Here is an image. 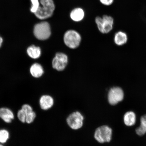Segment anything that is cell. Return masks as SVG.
<instances>
[{
    "label": "cell",
    "instance_id": "obj_5",
    "mask_svg": "<svg viewBox=\"0 0 146 146\" xmlns=\"http://www.w3.org/2000/svg\"><path fill=\"white\" fill-rule=\"evenodd\" d=\"M95 21L98 30L102 33H108L113 29L114 19L111 16L104 15L102 17L98 16Z\"/></svg>",
    "mask_w": 146,
    "mask_h": 146
},
{
    "label": "cell",
    "instance_id": "obj_10",
    "mask_svg": "<svg viewBox=\"0 0 146 146\" xmlns=\"http://www.w3.org/2000/svg\"><path fill=\"white\" fill-rule=\"evenodd\" d=\"M0 118L5 123L10 124L14 119L15 115L12 110L9 108H0Z\"/></svg>",
    "mask_w": 146,
    "mask_h": 146
},
{
    "label": "cell",
    "instance_id": "obj_11",
    "mask_svg": "<svg viewBox=\"0 0 146 146\" xmlns=\"http://www.w3.org/2000/svg\"><path fill=\"white\" fill-rule=\"evenodd\" d=\"M27 52L28 56L32 59H37L41 56L40 48L36 46L32 45L27 47Z\"/></svg>",
    "mask_w": 146,
    "mask_h": 146
},
{
    "label": "cell",
    "instance_id": "obj_14",
    "mask_svg": "<svg viewBox=\"0 0 146 146\" xmlns=\"http://www.w3.org/2000/svg\"><path fill=\"white\" fill-rule=\"evenodd\" d=\"M85 13L84 10L81 8L74 9L70 14V17L73 21H80L84 17Z\"/></svg>",
    "mask_w": 146,
    "mask_h": 146
},
{
    "label": "cell",
    "instance_id": "obj_6",
    "mask_svg": "<svg viewBox=\"0 0 146 146\" xmlns=\"http://www.w3.org/2000/svg\"><path fill=\"white\" fill-rule=\"evenodd\" d=\"M81 40V37L80 34L74 30L67 31L64 35V42L69 48H77L79 46Z\"/></svg>",
    "mask_w": 146,
    "mask_h": 146
},
{
    "label": "cell",
    "instance_id": "obj_23",
    "mask_svg": "<svg viewBox=\"0 0 146 146\" xmlns=\"http://www.w3.org/2000/svg\"><path fill=\"white\" fill-rule=\"evenodd\" d=\"M3 42V39L2 36L0 35V48H1Z\"/></svg>",
    "mask_w": 146,
    "mask_h": 146
},
{
    "label": "cell",
    "instance_id": "obj_24",
    "mask_svg": "<svg viewBox=\"0 0 146 146\" xmlns=\"http://www.w3.org/2000/svg\"><path fill=\"white\" fill-rule=\"evenodd\" d=\"M0 146H4V145H3V144L0 143Z\"/></svg>",
    "mask_w": 146,
    "mask_h": 146
},
{
    "label": "cell",
    "instance_id": "obj_21",
    "mask_svg": "<svg viewBox=\"0 0 146 146\" xmlns=\"http://www.w3.org/2000/svg\"><path fill=\"white\" fill-rule=\"evenodd\" d=\"M21 109L23 110L26 115L33 111V109L32 106L27 104H24L22 106Z\"/></svg>",
    "mask_w": 146,
    "mask_h": 146
},
{
    "label": "cell",
    "instance_id": "obj_9",
    "mask_svg": "<svg viewBox=\"0 0 146 146\" xmlns=\"http://www.w3.org/2000/svg\"><path fill=\"white\" fill-rule=\"evenodd\" d=\"M39 104L42 110H48L54 106V100L52 96L49 95H43L39 98Z\"/></svg>",
    "mask_w": 146,
    "mask_h": 146
},
{
    "label": "cell",
    "instance_id": "obj_22",
    "mask_svg": "<svg viewBox=\"0 0 146 146\" xmlns=\"http://www.w3.org/2000/svg\"><path fill=\"white\" fill-rule=\"evenodd\" d=\"M102 4L107 6H109L112 4L114 0H100Z\"/></svg>",
    "mask_w": 146,
    "mask_h": 146
},
{
    "label": "cell",
    "instance_id": "obj_18",
    "mask_svg": "<svg viewBox=\"0 0 146 146\" xmlns=\"http://www.w3.org/2000/svg\"><path fill=\"white\" fill-rule=\"evenodd\" d=\"M36 115L35 111L34 110L26 115L25 123L27 124H32L35 120Z\"/></svg>",
    "mask_w": 146,
    "mask_h": 146
},
{
    "label": "cell",
    "instance_id": "obj_15",
    "mask_svg": "<svg viewBox=\"0 0 146 146\" xmlns=\"http://www.w3.org/2000/svg\"><path fill=\"white\" fill-rule=\"evenodd\" d=\"M127 35L125 33L119 31L115 34L114 41L116 45L118 46L123 45L127 43Z\"/></svg>",
    "mask_w": 146,
    "mask_h": 146
},
{
    "label": "cell",
    "instance_id": "obj_2",
    "mask_svg": "<svg viewBox=\"0 0 146 146\" xmlns=\"http://www.w3.org/2000/svg\"><path fill=\"white\" fill-rule=\"evenodd\" d=\"M113 131L107 125H103L97 128L94 133L95 140L100 143H109L112 140Z\"/></svg>",
    "mask_w": 146,
    "mask_h": 146
},
{
    "label": "cell",
    "instance_id": "obj_1",
    "mask_svg": "<svg viewBox=\"0 0 146 146\" xmlns=\"http://www.w3.org/2000/svg\"><path fill=\"white\" fill-rule=\"evenodd\" d=\"M40 6L35 14L38 19L43 20L51 17L54 13L55 6L53 0H40Z\"/></svg>",
    "mask_w": 146,
    "mask_h": 146
},
{
    "label": "cell",
    "instance_id": "obj_12",
    "mask_svg": "<svg viewBox=\"0 0 146 146\" xmlns=\"http://www.w3.org/2000/svg\"><path fill=\"white\" fill-rule=\"evenodd\" d=\"M136 120V115L133 111H128L124 115V123L127 126L131 127L134 125Z\"/></svg>",
    "mask_w": 146,
    "mask_h": 146
},
{
    "label": "cell",
    "instance_id": "obj_3",
    "mask_svg": "<svg viewBox=\"0 0 146 146\" xmlns=\"http://www.w3.org/2000/svg\"><path fill=\"white\" fill-rule=\"evenodd\" d=\"M33 33L36 39L40 40L48 39L51 34L50 25L46 21L36 24L34 27Z\"/></svg>",
    "mask_w": 146,
    "mask_h": 146
},
{
    "label": "cell",
    "instance_id": "obj_13",
    "mask_svg": "<svg viewBox=\"0 0 146 146\" xmlns=\"http://www.w3.org/2000/svg\"><path fill=\"white\" fill-rule=\"evenodd\" d=\"M30 72L31 74L33 77L37 78L42 76L44 70L41 64L38 63H35L31 66Z\"/></svg>",
    "mask_w": 146,
    "mask_h": 146
},
{
    "label": "cell",
    "instance_id": "obj_19",
    "mask_svg": "<svg viewBox=\"0 0 146 146\" xmlns=\"http://www.w3.org/2000/svg\"><path fill=\"white\" fill-rule=\"evenodd\" d=\"M17 116L18 119L20 122L23 123H25L26 115L21 108L18 111Z\"/></svg>",
    "mask_w": 146,
    "mask_h": 146
},
{
    "label": "cell",
    "instance_id": "obj_7",
    "mask_svg": "<svg viewBox=\"0 0 146 146\" xmlns=\"http://www.w3.org/2000/svg\"><path fill=\"white\" fill-rule=\"evenodd\" d=\"M124 98L123 91L121 88L113 87L109 91L107 98L108 103L111 105L115 106L123 101Z\"/></svg>",
    "mask_w": 146,
    "mask_h": 146
},
{
    "label": "cell",
    "instance_id": "obj_17",
    "mask_svg": "<svg viewBox=\"0 0 146 146\" xmlns=\"http://www.w3.org/2000/svg\"><path fill=\"white\" fill-rule=\"evenodd\" d=\"M10 138L9 131L6 129H0V143L4 144L7 143Z\"/></svg>",
    "mask_w": 146,
    "mask_h": 146
},
{
    "label": "cell",
    "instance_id": "obj_16",
    "mask_svg": "<svg viewBox=\"0 0 146 146\" xmlns=\"http://www.w3.org/2000/svg\"><path fill=\"white\" fill-rule=\"evenodd\" d=\"M140 125L135 129L136 133L138 135L141 136L146 133V114L142 116L140 119Z\"/></svg>",
    "mask_w": 146,
    "mask_h": 146
},
{
    "label": "cell",
    "instance_id": "obj_20",
    "mask_svg": "<svg viewBox=\"0 0 146 146\" xmlns=\"http://www.w3.org/2000/svg\"><path fill=\"white\" fill-rule=\"evenodd\" d=\"M32 3V6L31 9V11L35 13L40 7L39 2L38 0H31Z\"/></svg>",
    "mask_w": 146,
    "mask_h": 146
},
{
    "label": "cell",
    "instance_id": "obj_4",
    "mask_svg": "<svg viewBox=\"0 0 146 146\" xmlns=\"http://www.w3.org/2000/svg\"><path fill=\"white\" fill-rule=\"evenodd\" d=\"M84 117L78 111L71 113L67 117L66 122L68 126L72 130H78L83 127Z\"/></svg>",
    "mask_w": 146,
    "mask_h": 146
},
{
    "label": "cell",
    "instance_id": "obj_8",
    "mask_svg": "<svg viewBox=\"0 0 146 146\" xmlns=\"http://www.w3.org/2000/svg\"><path fill=\"white\" fill-rule=\"evenodd\" d=\"M68 58L66 54L62 52H58L52 61L53 68L58 71H63L68 63Z\"/></svg>",
    "mask_w": 146,
    "mask_h": 146
}]
</instances>
